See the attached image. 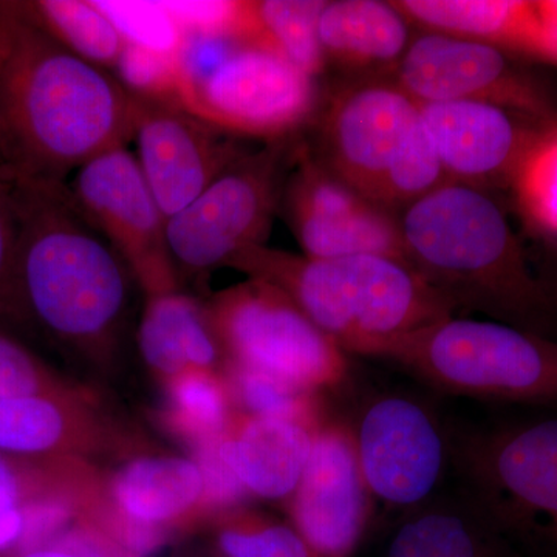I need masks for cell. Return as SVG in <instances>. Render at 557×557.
Listing matches in <instances>:
<instances>
[{"label": "cell", "instance_id": "30", "mask_svg": "<svg viewBox=\"0 0 557 557\" xmlns=\"http://www.w3.org/2000/svg\"><path fill=\"white\" fill-rule=\"evenodd\" d=\"M511 186L525 218L557 239V123L542 132L520 163Z\"/></svg>", "mask_w": 557, "mask_h": 557}, {"label": "cell", "instance_id": "3", "mask_svg": "<svg viewBox=\"0 0 557 557\" xmlns=\"http://www.w3.org/2000/svg\"><path fill=\"white\" fill-rule=\"evenodd\" d=\"M398 220L406 262L456 309L534 333L552 319V295L485 190L448 183L403 209Z\"/></svg>", "mask_w": 557, "mask_h": 557}, {"label": "cell", "instance_id": "10", "mask_svg": "<svg viewBox=\"0 0 557 557\" xmlns=\"http://www.w3.org/2000/svg\"><path fill=\"white\" fill-rule=\"evenodd\" d=\"M73 205L129 267L146 295L175 292L163 212L127 148L87 161L65 182Z\"/></svg>", "mask_w": 557, "mask_h": 557}, {"label": "cell", "instance_id": "23", "mask_svg": "<svg viewBox=\"0 0 557 557\" xmlns=\"http://www.w3.org/2000/svg\"><path fill=\"white\" fill-rule=\"evenodd\" d=\"M325 0H244L239 40L263 47L317 79L325 70L318 22Z\"/></svg>", "mask_w": 557, "mask_h": 557}, {"label": "cell", "instance_id": "11", "mask_svg": "<svg viewBox=\"0 0 557 557\" xmlns=\"http://www.w3.org/2000/svg\"><path fill=\"white\" fill-rule=\"evenodd\" d=\"M465 460L498 525L557 542V418L490 432L469 443Z\"/></svg>", "mask_w": 557, "mask_h": 557}, {"label": "cell", "instance_id": "7", "mask_svg": "<svg viewBox=\"0 0 557 557\" xmlns=\"http://www.w3.org/2000/svg\"><path fill=\"white\" fill-rule=\"evenodd\" d=\"M207 307L225 359L317 394L347 380L346 351L269 282L249 277Z\"/></svg>", "mask_w": 557, "mask_h": 557}, {"label": "cell", "instance_id": "28", "mask_svg": "<svg viewBox=\"0 0 557 557\" xmlns=\"http://www.w3.org/2000/svg\"><path fill=\"white\" fill-rule=\"evenodd\" d=\"M223 379L230 388L234 409L248 416L295 421L311 429L324 423L321 397L295 384L225 359Z\"/></svg>", "mask_w": 557, "mask_h": 557}, {"label": "cell", "instance_id": "33", "mask_svg": "<svg viewBox=\"0 0 557 557\" xmlns=\"http://www.w3.org/2000/svg\"><path fill=\"white\" fill-rule=\"evenodd\" d=\"M25 397L84 399V395L53 380L27 348L0 333V399Z\"/></svg>", "mask_w": 557, "mask_h": 557}, {"label": "cell", "instance_id": "19", "mask_svg": "<svg viewBox=\"0 0 557 557\" xmlns=\"http://www.w3.org/2000/svg\"><path fill=\"white\" fill-rule=\"evenodd\" d=\"M106 505L121 518L166 534L205 516V483L193 458H134L110 479Z\"/></svg>", "mask_w": 557, "mask_h": 557}, {"label": "cell", "instance_id": "8", "mask_svg": "<svg viewBox=\"0 0 557 557\" xmlns=\"http://www.w3.org/2000/svg\"><path fill=\"white\" fill-rule=\"evenodd\" d=\"M180 104L233 137L292 138L321 108L317 79L273 51L239 42Z\"/></svg>", "mask_w": 557, "mask_h": 557}, {"label": "cell", "instance_id": "27", "mask_svg": "<svg viewBox=\"0 0 557 557\" xmlns=\"http://www.w3.org/2000/svg\"><path fill=\"white\" fill-rule=\"evenodd\" d=\"M388 557H493L471 516L449 505L418 508L399 525Z\"/></svg>", "mask_w": 557, "mask_h": 557}, {"label": "cell", "instance_id": "12", "mask_svg": "<svg viewBox=\"0 0 557 557\" xmlns=\"http://www.w3.org/2000/svg\"><path fill=\"white\" fill-rule=\"evenodd\" d=\"M417 104L482 101L556 123L547 91L515 67L500 47L424 32L410 40L397 65V81Z\"/></svg>", "mask_w": 557, "mask_h": 557}, {"label": "cell", "instance_id": "2", "mask_svg": "<svg viewBox=\"0 0 557 557\" xmlns=\"http://www.w3.org/2000/svg\"><path fill=\"white\" fill-rule=\"evenodd\" d=\"M21 236L13 318L62 346L101 358L115 347L134 274L83 218L62 182L17 178Z\"/></svg>", "mask_w": 557, "mask_h": 557}, {"label": "cell", "instance_id": "15", "mask_svg": "<svg viewBox=\"0 0 557 557\" xmlns=\"http://www.w3.org/2000/svg\"><path fill=\"white\" fill-rule=\"evenodd\" d=\"M134 141L139 170L166 219L188 208L248 152L239 138L175 102L137 100Z\"/></svg>", "mask_w": 557, "mask_h": 557}, {"label": "cell", "instance_id": "29", "mask_svg": "<svg viewBox=\"0 0 557 557\" xmlns=\"http://www.w3.org/2000/svg\"><path fill=\"white\" fill-rule=\"evenodd\" d=\"M215 542L223 557H318L295 527L242 507L220 516Z\"/></svg>", "mask_w": 557, "mask_h": 557}, {"label": "cell", "instance_id": "34", "mask_svg": "<svg viewBox=\"0 0 557 557\" xmlns=\"http://www.w3.org/2000/svg\"><path fill=\"white\" fill-rule=\"evenodd\" d=\"M20 236L17 180L0 164V317L13 318L14 271Z\"/></svg>", "mask_w": 557, "mask_h": 557}, {"label": "cell", "instance_id": "31", "mask_svg": "<svg viewBox=\"0 0 557 557\" xmlns=\"http://www.w3.org/2000/svg\"><path fill=\"white\" fill-rule=\"evenodd\" d=\"M119 28L126 42L159 51V53L178 54L182 47V28L163 2H129V0H94Z\"/></svg>", "mask_w": 557, "mask_h": 557}, {"label": "cell", "instance_id": "38", "mask_svg": "<svg viewBox=\"0 0 557 557\" xmlns=\"http://www.w3.org/2000/svg\"><path fill=\"white\" fill-rule=\"evenodd\" d=\"M17 557H81L75 553L67 552V549L61 548H38L32 549V552L22 553Z\"/></svg>", "mask_w": 557, "mask_h": 557}, {"label": "cell", "instance_id": "32", "mask_svg": "<svg viewBox=\"0 0 557 557\" xmlns=\"http://www.w3.org/2000/svg\"><path fill=\"white\" fill-rule=\"evenodd\" d=\"M113 75L137 100L180 104L182 75L177 54L159 53L127 42Z\"/></svg>", "mask_w": 557, "mask_h": 557}, {"label": "cell", "instance_id": "4", "mask_svg": "<svg viewBox=\"0 0 557 557\" xmlns=\"http://www.w3.org/2000/svg\"><path fill=\"white\" fill-rule=\"evenodd\" d=\"M226 267L282 289L346 354L388 359L457 310L408 263L383 256L317 259L255 245Z\"/></svg>", "mask_w": 557, "mask_h": 557}, {"label": "cell", "instance_id": "6", "mask_svg": "<svg viewBox=\"0 0 557 557\" xmlns=\"http://www.w3.org/2000/svg\"><path fill=\"white\" fill-rule=\"evenodd\" d=\"M299 148L292 137L248 150L168 219V247L178 276H207L244 249L265 245Z\"/></svg>", "mask_w": 557, "mask_h": 557}, {"label": "cell", "instance_id": "1", "mask_svg": "<svg viewBox=\"0 0 557 557\" xmlns=\"http://www.w3.org/2000/svg\"><path fill=\"white\" fill-rule=\"evenodd\" d=\"M137 100L65 49L22 2H0V161L14 177L67 182L134 141Z\"/></svg>", "mask_w": 557, "mask_h": 557}, {"label": "cell", "instance_id": "35", "mask_svg": "<svg viewBox=\"0 0 557 557\" xmlns=\"http://www.w3.org/2000/svg\"><path fill=\"white\" fill-rule=\"evenodd\" d=\"M183 35L228 36L239 40L244 2H163Z\"/></svg>", "mask_w": 557, "mask_h": 557}, {"label": "cell", "instance_id": "13", "mask_svg": "<svg viewBox=\"0 0 557 557\" xmlns=\"http://www.w3.org/2000/svg\"><path fill=\"white\" fill-rule=\"evenodd\" d=\"M281 208L304 255L317 259L383 256L406 262L397 212L330 174L300 143Z\"/></svg>", "mask_w": 557, "mask_h": 557}, {"label": "cell", "instance_id": "22", "mask_svg": "<svg viewBox=\"0 0 557 557\" xmlns=\"http://www.w3.org/2000/svg\"><path fill=\"white\" fill-rule=\"evenodd\" d=\"M395 9L424 30L525 51L533 2L519 0H399Z\"/></svg>", "mask_w": 557, "mask_h": 557}, {"label": "cell", "instance_id": "37", "mask_svg": "<svg viewBox=\"0 0 557 557\" xmlns=\"http://www.w3.org/2000/svg\"><path fill=\"white\" fill-rule=\"evenodd\" d=\"M24 485L7 458L0 456V512L24 504Z\"/></svg>", "mask_w": 557, "mask_h": 557}, {"label": "cell", "instance_id": "18", "mask_svg": "<svg viewBox=\"0 0 557 557\" xmlns=\"http://www.w3.org/2000/svg\"><path fill=\"white\" fill-rule=\"evenodd\" d=\"M317 431L234 410L219 449L248 496L288 500L302 478Z\"/></svg>", "mask_w": 557, "mask_h": 557}, {"label": "cell", "instance_id": "26", "mask_svg": "<svg viewBox=\"0 0 557 557\" xmlns=\"http://www.w3.org/2000/svg\"><path fill=\"white\" fill-rule=\"evenodd\" d=\"M164 383L168 426L190 448L212 442L225 432L236 409L222 372L188 369Z\"/></svg>", "mask_w": 557, "mask_h": 557}, {"label": "cell", "instance_id": "36", "mask_svg": "<svg viewBox=\"0 0 557 557\" xmlns=\"http://www.w3.org/2000/svg\"><path fill=\"white\" fill-rule=\"evenodd\" d=\"M527 53L557 64V0L533 2V25Z\"/></svg>", "mask_w": 557, "mask_h": 557}, {"label": "cell", "instance_id": "20", "mask_svg": "<svg viewBox=\"0 0 557 557\" xmlns=\"http://www.w3.org/2000/svg\"><path fill=\"white\" fill-rule=\"evenodd\" d=\"M138 346L146 364L164 381L188 369L215 370L225 355L208 307L178 289L148 296Z\"/></svg>", "mask_w": 557, "mask_h": 557}, {"label": "cell", "instance_id": "21", "mask_svg": "<svg viewBox=\"0 0 557 557\" xmlns=\"http://www.w3.org/2000/svg\"><path fill=\"white\" fill-rule=\"evenodd\" d=\"M325 61L348 69L398 65L410 44L409 21L392 2H325L318 22Z\"/></svg>", "mask_w": 557, "mask_h": 557}, {"label": "cell", "instance_id": "9", "mask_svg": "<svg viewBox=\"0 0 557 557\" xmlns=\"http://www.w3.org/2000/svg\"><path fill=\"white\" fill-rule=\"evenodd\" d=\"M314 119L317 146H307L313 159L386 208L388 182L420 121L417 102L397 83L370 81L333 95Z\"/></svg>", "mask_w": 557, "mask_h": 557}, {"label": "cell", "instance_id": "17", "mask_svg": "<svg viewBox=\"0 0 557 557\" xmlns=\"http://www.w3.org/2000/svg\"><path fill=\"white\" fill-rule=\"evenodd\" d=\"M418 108L449 182L479 189L511 183L542 132L553 124L482 101Z\"/></svg>", "mask_w": 557, "mask_h": 557}, {"label": "cell", "instance_id": "14", "mask_svg": "<svg viewBox=\"0 0 557 557\" xmlns=\"http://www.w3.org/2000/svg\"><path fill=\"white\" fill-rule=\"evenodd\" d=\"M351 428L359 468L373 500L418 507L434 493L446 463L437 420L417 399H373Z\"/></svg>", "mask_w": 557, "mask_h": 557}, {"label": "cell", "instance_id": "25", "mask_svg": "<svg viewBox=\"0 0 557 557\" xmlns=\"http://www.w3.org/2000/svg\"><path fill=\"white\" fill-rule=\"evenodd\" d=\"M22 3L33 20L65 49L113 73L127 42L95 2L33 0Z\"/></svg>", "mask_w": 557, "mask_h": 557}, {"label": "cell", "instance_id": "5", "mask_svg": "<svg viewBox=\"0 0 557 557\" xmlns=\"http://www.w3.org/2000/svg\"><path fill=\"white\" fill-rule=\"evenodd\" d=\"M388 359L446 394L511 403L557 399L556 341L507 322L440 319Z\"/></svg>", "mask_w": 557, "mask_h": 557}, {"label": "cell", "instance_id": "39", "mask_svg": "<svg viewBox=\"0 0 557 557\" xmlns=\"http://www.w3.org/2000/svg\"><path fill=\"white\" fill-rule=\"evenodd\" d=\"M0 164H2V161H0Z\"/></svg>", "mask_w": 557, "mask_h": 557}, {"label": "cell", "instance_id": "16", "mask_svg": "<svg viewBox=\"0 0 557 557\" xmlns=\"http://www.w3.org/2000/svg\"><path fill=\"white\" fill-rule=\"evenodd\" d=\"M287 502L293 527L314 555H354L368 528L373 498L348 424L325 420L318 428L302 478Z\"/></svg>", "mask_w": 557, "mask_h": 557}, {"label": "cell", "instance_id": "24", "mask_svg": "<svg viewBox=\"0 0 557 557\" xmlns=\"http://www.w3.org/2000/svg\"><path fill=\"white\" fill-rule=\"evenodd\" d=\"M79 399L25 397L0 399V453L17 456L62 453L90 440Z\"/></svg>", "mask_w": 557, "mask_h": 557}]
</instances>
